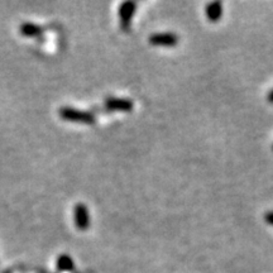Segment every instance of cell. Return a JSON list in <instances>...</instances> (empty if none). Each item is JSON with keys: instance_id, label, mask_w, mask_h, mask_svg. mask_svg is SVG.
<instances>
[{"instance_id": "obj_1", "label": "cell", "mask_w": 273, "mask_h": 273, "mask_svg": "<svg viewBox=\"0 0 273 273\" xmlns=\"http://www.w3.org/2000/svg\"><path fill=\"white\" fill-rule=\"evenodd\" d=\"M60 115L66 121L76 122V123L93 124L95 122V117L89 112H80L72 108H62L60 110Z\"/></svg>"}, {"instance_id": "obj_2", "label": "cell", "mask_w": 273, "mask_h": 273, "mask_svg": "<svg viewBox=\"0 0 273 273\" xmlns=\"http://www.w3.org/2000/svg\"><path fill=\"white\" fill-rule=\"evenodd\" d=\"M136 3L134 1H126L119 6V18H121V27L124 30H129L132 25L134 13H136Z\"/></svg>"}, {"instance_id": "obj_3", "label": "cell", "mask_w": 273, "mask_h": 273, "mask_svg": "<svg viewBox=\"0 0 273 273\" xmlns=\"http://www.w3.org/2000/svg\"><path fill=\"white\" fill-rule=\"evenodd\" d=\"M149 43L153 46L175 47L178 43V37L175 33H156L149 37Z\"/></svg>"}, {"instance_id": "obj_4", "label": "cell", "mask_w": 273, "mask_h": 273, "mask_svg": "<svg viewBox=\"0 0 273 273\" xmlns=\"http://www.w3.org/2000/svg\"><path fill=\"white\" fill-rule=\"evenodd\" d=\"M74 213L75 224H76L77 229H88L89 225H90V219H89V211L88 209H86V206H85L84 204H77L76 206H75Z\"/></svg>"}, {"instance_id": "obj_5", "label": "cell", "mask_w": 273, "mask_h": 273, "mask_svg": "<svg viewBox=\"0 0 273 273\" xmlns=\"http://www.w3.org/2000/svg\"><path fill=\"white\" fill-rule=\"evenodd\" d=\"M105 105L109 110H121V112H129L133 109V101L128 99L109 98L105 100Z\"/></svg>"}, {"instance_id": "obj_6", "label": "cell", "mask_w": 273, "mask_h": 273, "mask_svg": "<svg viewBox=\"0 0 273 273\" xmlns=\"http://www.w3.org/2000/svg\"><path fill=\"white\" fill-rule=\"evenodd\" d=\"M221 15H223V4L220 1H213L206 5V16L210 22H218Z\"/></svg>"}, {"instance_id": "obj_7", "label": "cell", "mask_w": 273, "mask_h": 273, "mask_svg": "<svg viewBox=\"0 0 273 273\" xmlns=\"http://www.w3.org/2000/svg\"><path fill=\"white\" fill-rule=\"evenodd\" d=\"M19 29L23 36H27V37L39 36V34L43 32V28L39 27V25L37 24H33V23H23V24L20 25Z\"/></svg>"}, {"instance_id": "obj_8", "label": "cell", "mask_w": 273, "mask_h": 273, "mask_svg": "<svg viewBox=\"0 0 273 273\" xmlns=\"http://www.w3.org/2000/svg\"><path fill=\"white\" fill-rule=\"evenodd\" d=\"M57 268L63 272H70V271L74 270V261L67 254L60 256L57 260Z\"/></svg>"}, {"instance_id": "obj_9", "label": "cell", "mask_w": 273, "mask_h": 273, "mask_svg": "<svg viewBox=\"0 0 273 273\" xmlns=\"http://www.w3.org/2000/svg\"><path fill=\"white\" fill-rule=\"evenodd\" d=\"M265 219L268 224L273 225V211H268V213L265 215Z\"/></svg>"}, {"instance_id": "obj_10", "label": "cell", "mask_w": 273, "mask_h": 273, "mask_svg": "<svg viewBox=\"0 0 273 273\" xmlns=\"http://www.w3.org/2000/svg\"><path fill=\"white\" fill-rule=\"evenodd\" d=\"M268 101L273 104V90H271L270 94H268Z\"/></svg>"}, {"instance_id": "obj_11", "label": "cell", "mask_w": 273, "mask_h": 273, "mask_svg": "<svg viewBox=\"0 0 273 273\" xmlns=\"http://www.w3.org/2000/svg\"><path fill=\"white\" fill-rule=\"evenodd\" d=\"M272 149H273V147H272Z\"/></svg>"}]
</instances>
